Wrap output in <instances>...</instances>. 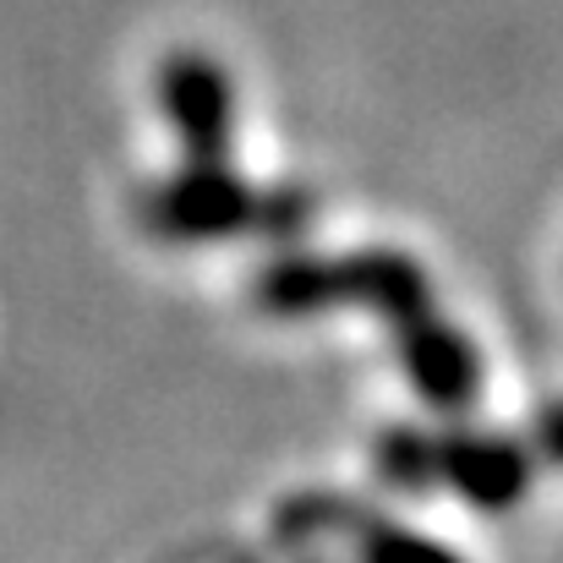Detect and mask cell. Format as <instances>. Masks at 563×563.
<instances>
[{
    "label": "cell",
    "mask_w": 563,
    "mask_h": 563,
    "mask_svg": "<svg viewBox=\"0 0 563 563\" xmlns=\"http://www.w3.org/2000/svg\"><path fill=\"white\" fill-rule=\"evenodd\" d=\"M432 476L476 509H515L531 493V454L498 432H449L432 438Z\"/></svg>",
    "instance_id": "3"
},
{
    "label": "cell",
    "mask_w": 563,
    "mask_h": 563,
    "mask_svg": "<svg viewBox=\"0 0 563 563\" xmlns=\"http://www.w3.org/2000/svg\"><path fill=\"white\" fill-rule=\"evenodd\" d=\"M394 351H399L405 377L416 383V394L432 399L438 410H460V405L476 399V388H482V356H476V345L460 329H449L438 318V307L421 312L416 323L394 329Z\"/></svg>",
    "instance_id": "4"
},
{
    "label": "cell",
    "mask_w": 563,
    "mask_h": 563,
    "mask_svg": "<svg viewBox=\"0 0 563 563\" xmlns=\"http://www.w3.org/2000/svg\"><path fill=\"white\" fill-rule=\"evenodd\" d=\"M165 110L181 126L191 159H202V165L224 159V148H230V82H224V71L213 60H197V55L170 60V71H165Z\"/></svg>",
    "instance_id": "5"
},
{
    "label": "cell",
    "mask_w": 563,
    "mask_h": 563,
    "mask_svg": "<svg viewBox=\"0 0 563 563\" xmlns=\"http://www.w3.org/2000/svg\"><path fill=\"white\" fill-rule=\"evenodd\" d=\"M340 301H367L388 329L432 312V285L405 252H351V257H290L263 268L257 307L274 318H307Z\"/></svg>",
    "instance_id": "1"
},
{
    "label": "cell",
    "mask_w": 563,
    "mask_h": 563,
    "mask_svg": "<svg viewBox=\"0 0 563 563\" xmlns=\"http://www.w3.org/2000/svg\"><path fill=\"white\" fill-rule=\"evenodd\" d=\"M377 465L394 487H421V482H438L432 476V438L410 432V427H394L383 443H377Z\"/></svg>",
    "instance_id": "6"
},
{
    "label": "cell",
    "mask_w": 563,
    "mask_h": 563,
    "mask_svg": "<svg viewBox=\"0 0 563 563\" xmlns=\"http://www.w3.org/2000/svg\"><path fill=\"white\" fill-rule=\"evenodd\" d=\"M531 443H537V454H542V460L563 465V399L559 405H548V410L537 416V438H531Z\"/></svg>",
    "instance_id": "8"
},
{
    "label": "cell",
    "mask_w": 563,
    "mask_h": 563,
    "mask_svg": "<svg viewBox=\"0 0 563 563\" xmlns=\"http://www.w3.org/2000/svg\"><path fill=\"white\" fill-rule=\"evenodd\" d=\"M362 563H460L443 542H427L416 531H399V526H373L367 542H362Z\"/></svg>",
    "instance_id": "7"
},
{
    "label": "cell",
    "mask_w": 563,
    "mask_h": 563,
    "mask_svg": "<svg viewBox=\"0 0 563 563\" xmlns=\"http://www.w3.org/2000/svg\"><path fill=\"white\" fill-rule=\"evenodd\" d=\"M148 219L170 241H224V235H241L257 224V197L246 181H235L224 170V159L219 165L191 159L176 181L159 187Z\"/></svg>",
    "instance_id": "2"
}]
</instances>
